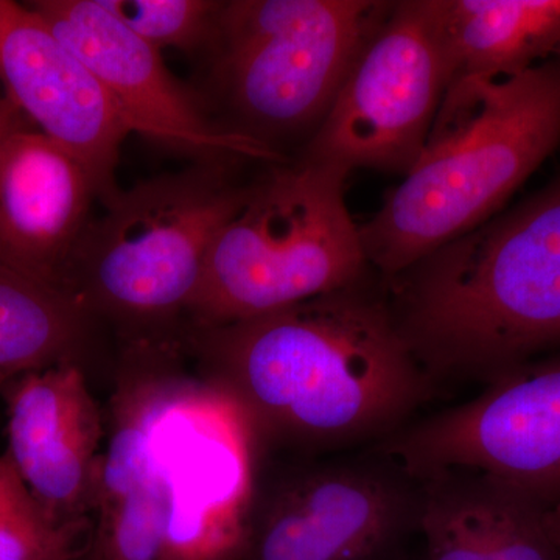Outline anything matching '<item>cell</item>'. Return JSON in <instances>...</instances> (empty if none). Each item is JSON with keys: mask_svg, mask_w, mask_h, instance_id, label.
I'll return each mask as SVG.
<instances>
[{"mask_svg": "<svg viewBox=\"0 0 560 560\" xmlns=\"http://www.w3.org/2000/svg\"><path fill=\"white\" fill-rule=\"evenodd\" d=\"M190 342L205 381L245 412L259 455L372 447L438 393L375 271L283 311L194 329Z\"/></svg>", "mask_w": 560, "mask_h": 560, "instance_id": "obj_1", "label": "cell"}, {"mask_svg": "<svg viewBox=\"0 0 560 560\" xmlns=\"http://www.w3.org/2000/svg\"><path fill=\"white\" fill-rule=\"evenodd\" d=\"M385 282L401 334L438 388L489 385L560 352V172Z\"/></svg>", "mask_w": 560, "mask_h": 560, "instance_id": "obj_2", "label": "cell"}, {"mask_svg": "<svg viewBox=\"0 0 560 560\" xmlns=\"http://www.w3.org/2000/svg\"><path fill=\"white\" fill-rule=\"evenodd\" d=\"M560 143V60L501 80L455 81L418 162L360 226L372 270L388 280L510 200Z\"/></svg>", "mask_w": 560, "mask_h": 560, "instance_id": "obj_3", "label": "cell"}, {"mask_svg": "<svg viewBox=\"0 0 560 560\" xmlns=\"http://www.w3.org/2000/svg\"><path fill=\"white\" fill-rule=\"evenodd\" d=\"M237 162L198 161L117 190L88 224L58 287L91 318L127 331L130 345L165 341L164 327L189 316L217 235L248 197Z\"/></svg>", "mask_w": 560, "mask_h": 560, "instance_id": "obj_4", "label": "cell"}, {"mask_svg": "<svg viewBox=\"0 0 560 560\" xmlns=\"http://www.w3.org/2000/svg\"><path fill=\"white\" fill-rule=\"evenodd\" d=\"M346 179L300 158L267 165L213 242L187 316L191 327L257 318L370 276Z\"/></svg>", "mask_w": 560, "mask_h": 560, "instance_id": "obj_5", "label": "cell"}, {"mask_svg": "<svg viewBox=\"0 0 560 560\" xmlns=\"http://www.w3.org/2000/svg\"><path fill=\"white\" fill-rule=\"evenodd\" d=\"M390 7L378 0L223 2L212 55L228 128L280 154V142L307 143Z\"/></svg>", "mask_w": 560, "mask_h": 560, "instance_id": "obj_6", "label": "cell"}, {"mask_svg": "<svg viewBox=\"0 0 560 560\" xmlns=\"http://www.w3.org/2000/svg\"><path fill=\"white\" fill-rule=\"evenodd\" d=\"M422 481L381 448L259 455L237 560H388L419 534Z\"/></svg>", "mask_w": 560, "mask_h": 560, "instance_id": "obj_7", "label": "cell"}, {"mask_svg": "<svg viewBox=\"0 0 560 560\" xmlns=\"http://www.w3.org/2000/svg\"><path fill=\"white\" fill-rule=\"evenodd\" d=\"M168 350L142 357L151 447L171 506L162 560H237L259 459L256 436L228 394L167 370Z\"/></svg>", "mask_w": 560, "mask_h": 560, "instance_id": "obj_8", "label": "cell"}, {"mask_svg": "<svg viewBox=\"0 0 560 560\" xmlns=\"http://www.w3.org/2000/svg\"><path fill=\"white\" fill-rule=\"evenodd\" d=\"M451 83L431 0L393 2L298 158L348 176L357 168L405 176L425 147Z\"/></svg>", "mask_w": 560, "mask_h": 560, "instance_id": "obj_9", "label": "cell"}, {"mask_svg": "<svg viewBox=\"0 0 560 560\" xmlns=\"http://www.w3.org/2000/svg\"><path fill=\"white\" fill-rule=\"evenodd\" d=\"M416 477L481 471L560 508V352L486 385L480 396L377 444Z\"/></svg>", "mask_w": 560, "mask_h": 560, "instance_id": "obj_10", "label": "cell"}, {"mask_svg": "<svg viewBox=\"0 0 560 560\" xmlns=\"http://www.w3.org/2000/svg\"><path fill=\"white\" fill-rule=\"evenodd\" d=\"M33 10L108 91L131 132L198 161L279 164L285 154L206 116L161 51L140 39L101 0H38Z\"/></svg>", "mask_w": 560, "mask_h": 560, "instance_id": "obj_11", "label": "cell"}, {"mask_svg": "<svg viewBox=\"0 0 560 560\" xmlns=\"http://www.w3.org/2000/svg\"><path fill=\"white\" fill-rule=\"evenodd\" d=\"M0 80L9 101L86 165L101 201L113 197L124 140L130 135L97 77L32 7L0 0Z\"/></svg>", "mask_w": 560, "mask_h": 560, "instance_id": "obj_12", "label": "cell"}, {"mask_svg": "<svg viewBox=\"0 0 560 560\" xmlns=\"http://www.w3.org/2000/svg\"><path fill=\"white\" fill-rule=\"evenodd\" d=\"M7 393L5 456L58 525H86L97 500L105 427L77 361L31 372Z\"/></svg>", "mask_w": 560, "mask_h": 560, "instance_id": "obj_13", "label": "cell"}, {"mask_svg": "<svg viewBox=\"0 0 560 560\" xmlns=\"http://www.w3.org/2000/svg\"><path fill=\"white\" fill-rule=\"evenodd\" d=\"M101 200L86 165L40 131L0 139V260L58 285Z\"/></svg>", "mask_w": 560, "mask_h": 560, "instance_id": "obj_14", "label": "cell"}, {"mask_svg": "<svg viewBox=\"0 0 560 560\" xmlns=\"http://www.w3.org/2000/svg\"><path fill=\"white\" fill-rule=\"evenodd\" d=\"M418 478L423 560H560L551 510L525 490L467 469Z\"/></svg>", "mask_w": 560, "mask_h": 560, "instance_id": "obj_15", "label": "cell"}, {"mask_svg": "<svg viewBox=\"0 0 560 560\" xmlns=\"http://www.w3.org/2000/svg\"><path fill=\"white\" fill-rule=\"evenodd\" d=\"M431 3L451 65V84L467 79H510L558 58L560 0Z\"/></svg>", "mask_w": 560, "mask_h": 560, "instance_id": "obj_16", "label": "cell"}, {"mask_svg": "<svg viewBox=\"0 0 560 560\" xmlns=\"http://www.w3.org/2000/svg\"><path fill=\"white\" fill-rule=\"evenodd\" d=\"M91 316L68 291L0 260V389L77 361Z\"/></svg>", "mask_w": 560, "mask_h": 560, "instance_id": "obj_17", "label": "cell"}, {"mask_svg": "<svg viewBox=\"0 0 560 560\" xmlns=\"http://www.w3.org/2000/svg\"><path fill=\"white\" fill-rule=\"evenodd\" d=\"M156 50L212 47L223 2L215 0H101Z\"/></svg>", "mask_w": 560, "mask_h": 560, "instance_id": "obj_18", "label": "cell"}, {"mask_svg": "<svg viewBox=\"0 0 560 560\" xmlns=\"http://www.w3.org/2000/svg\"><path fill=\"white\" fill-rule=\"evenodd\" d=\"M21 119V110L18 109L9 98L0 101V139H2L3 136L9 135L10 131L24 127Z\"/></svg>", "mask_w": 560, "mask_h": 560, "instance_id": "obj_19", "label": "cell"}, {"mask_svg": "<svg viewBox=\"0 0 560 560\" xmlns=\"http://www.w3.org/2000/svg\"><path fill=\"white\" fill-rule=\"evenodd\" d=\"M13 477L14 470L9 459H7L5 456H0V495H2L3 490H5L7 485H9Z\"/></svg>", "mask_w": 560, "mask_h": 560, "instance_id": "obj_20", "label": "cell"}, {"mask_svg": "<svg viewBox=\"0 0 560 560\" xmlns=\"http://www.w3.org/2000/svg\"><path fill=\"white\" fill-rule=\"evenodd\" d=\"M548 525H550L552 537L560 544V508L550 511V514H548Z\"/></svg>", "mask_w": 560, "mask_h": 560, "instance_id": "obj_21", "label": "cell"}, {"mask_svg": "<svg viewBox=\"0 0 560 560\" xmlns=\"http://www.w3.org/2000/svg\"><path fill=\"white\" fill-rule=\"evenodd\" d=\"M388 560H405V559H404V558H401V552H399V555L394 556V558H390V559H388ZM422 560H423V558H422Z\"/></svg>", "mask_w": 560, "mask_h": 560, "instance_id": "obj_22", "label": "cell"}, {"mask_svg": "<svg viewBox=\"0 0 560 560\" xmlns=\"http://www.w3.org/2000/svg\"><path fill=\"white\" fill-rule=\"evenodd\" d=\"M556 60H560V51H559L558 58H556Z\"/></svg>", "mask_w": 560, "mask_h": 560, "instance_id": "obj_23", "label": "cell"}]
</instances>
